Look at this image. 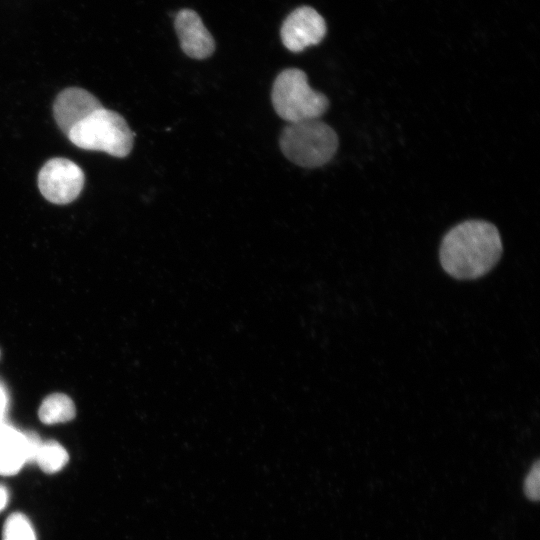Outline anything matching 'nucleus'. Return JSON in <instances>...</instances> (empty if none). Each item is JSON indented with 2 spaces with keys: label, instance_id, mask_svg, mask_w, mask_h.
<instances>
[{
  "label": "nucleus",
  "instance_id": "nucleus-1",
  "mask_svg": "<svg viewBox=\"0 0 540 540\" xmlns=\"http://www.w3.org/2000/svg\"><path fill=\"white\" fill-rule=\"evenodd\" d=\"M502 241L497 228L486 221L462 222L444 236L440 263L455 279L472 280L487 274L502 255Z\"/></svg>",
  "mask_w": 540,
  "mask_h": 540
},
{
  "label": "nucleus",
  "instance_id": "nucleus-2",
  "mask_svg": "<svg viewBox=\"0 0 540 540\" xmlns=\"http://www.w3.org/2000/svg\"><path fill=\"white\" fill-rule=\"evenodd\" d=\"M279 144L285 157L294 164L316 168L333 158L339 141L328 124L311 119L289 123L281 133Z\"/></svg>",
  "mask_w": 540,
  "mask_h": 540
},
{
  "label": "nucleus",
  "instance_id": "nucleus-3",
  "mask_svg": "<svg viewBox=\"0 0 540 540\" xmlns=\"http://www.w3.org/2000/svg\"><path fill=\"white\" fill-rule=\"evenodd\" d=\"M67 137L81 149L102 151L119 158L126 157L133 147V133L126 120L104 107L74 126Z\"/></svg>",
  "mask_w": 540,
  "mask_h": 540
},
{
  "label": "nucleus",
  "instance_id": "nucleus-4",
  "mask_svg": "<svg viewBox=\"0 0 540 540\" xmlns=\"http://www.w3.org/2000/svg\"><path fill=\"white\" fill-rule=\"evenodd\" d=\"M271 98L275 112L289 123L318 119L329 105L328 98L313 90L306 74L296 68L286 69L276 77Z\"/></svg>",
  "mask_w": 540,
  "mask_h": 540
},
{
  "label": "nucleus",
  "instance_id": "nucleus-5",
  "mask_svg": "<svg viewBox=\"0 0 540 540\" xmlns=\"http://www.w3.org/2000/svg\"><path fill=\"white\" fill-rule=\"evenodd\" d=\"M85 183L83 170L73 161L55 157L48 160L38 173V187L46 200L54 204L73 202Z\"/></svg>",
  "mask_w": 540,
  "mask_h": 540
},
{
  "label": "nucleus",
  "instance_id": "nucleus-6",
  "mask_svg": "<svg viewBox=\"0 0 540 540\" xmlns=\"http://www.w3.org/2000/svg\"><path fill=\"white\" fill-rule=\"evenodd\" d=\"M326 24L323 17L313 8L303 6L291 12L281 28L284 46L292 52L318 44L325 36Z\"/></svg>",
  "mask_w": 540,
  "mask_h": 540
},
{
  "label": "nucleus",
  "instance_id": "nucleus-7",
  "mask_svg": "<svg viewBox=\"0 0 540 540\" xmlns=\"http://www.w3.org/2000/svg\"><path fill=\"white\" fill-rule=\"evenodd\" d=\"M102 107L100 101L87 90L70 87L57 95L53 115L58 127L67 136L74 126Z\"/></svg>",
  "mask_w": 540,
  "mask_h": 540
},
{
  "label": "nucleus",
  "instance_id": "nucleus-8",
  "mask_svg": "<svg viewBox=\"0 0 540 540\" xmlns=\"http://www.w3.org/2000/svg\"><path fill=\"white\" fill-rule=\"evenodd\" d=\"M175 29L182 50L189 57L204 59L213 53L215 48L213 37L195 11L190 9L179 11L175 18Z\"/></svg>",
  "mask_w": 540,
  "mask_h": 540
},
{
  "label": "nucleus",
  "instance_id": "nucleus-9",
  "mask_svg": "<svg viewBox=\"0 0 540 540\" xmlns=\"http://www.w3.org/2000/svg\"><path fill=\"white\" fill-rule=\"evenodd\" d=\"M27 462L26 439L23 432L5 423L0 425V475L17 474Z\"/></svg>",
  "mask_w": 540,
  "mask_h": 540
},
{
  "label": "nucleus",
  "instance_id": "nucleus-10",
  "mask_svg": "<svg viewBox=\"0 0 540 540\" xmlns=\"http://www.w3.org/2000/svg\"><path fill=\"white\" fill-rule=\"evenodd\" d=\"M76 409L71 398L62 393L47 396L40 408L39 418L44 424L64 423L75 417Z\"/></svg>",
  "mask_w": 540,
  "mask_h": 540
},
{
  "label": "nucleus",
  "instance_id": "nucleus-11",
  "mask_svg": "<svg viewBox=\"0 0 540 540\" xmlns=\"http://www.w3.org/2000/svg\"><path fill=\"white\" fill-rule=\"evenodd\" d=\"M69 461L66 449L54 440L42 442L35 462L47 474L59 472Z\"/></svg>",
  "mask_w": 540,
  "mask_h": 540
},
{
  "label": "nucleus",
  "instance_id": "nucleus-12",
  "mask_svg": "<svg viewBox=\"0 0 540 540\" xmlns=\"http://www.w3.org/2000/svg\"><path fill=\"white\" fill-rule=\"evenodd\" d=\"M3 540H36L29 519L19 512L11 514L4 524Z\"/></svg>",
  "mask_w": 540,
  "mask_h": 540
},
{
  "label": "nucleus",
  "instance_id": "nucleus-13",
  "mask_svg": "<svg viewBox=\"0 0 540 540\" xmlns=\"http://www.w3.org/2000/svg\"><path fill=\"white\" fill-rule=\"evenodd\" d=\"M524 492L532 501H538L540 498V465L538 460L532 465L525 478Z\"/></svg>",
  "mask_w": 540,
  "mask_h": 540
},
{
  "label": "nucleus",
  "instance_id": "nucleus-14",
  "mask_svg": "<svg viewBox=\"0 0 540 540\" xmlns=\"http://www.w3.org/2000/svg\"><path fill=\"white\" fill-rule=\"evenodd\" d=\"M26 439V449H27V462H35L37 452L42 443L40 437L37 433L33 431L23 432Z\"/></svg>",
  "mask_w": 540,
  "mask_h": 540
},
{
  "label": "nucleus",
  "instance_id": "nucleus-15",
  "mask_svg": "<svg viewBox=\"0 0 540 540\" xmlns=\"http://www.w3.org/2000/svg\"><path fill=\"white\" fill-rule=\"evenodd\" d=\"M8 398L5 389L0 384V425L4 423V417L7 411Z\"/></svg>",
  "mask_w": 540,
  "mask_h": 540
},
{
  "label": "nucleus",
  "instance_id": "nucleus-16",
  "mask_svg": "<svg viewBox=\"0 0 540 540\" xmlns=\"http://www.w3.org/2000/svg\"><path fill=\"white\" fill-rule=\"evenodd\" d=\"M9 499L8 490L5 486L0 485V511L7 505Z\"/></svg>",
  "mask_w": 540,
  "mask_h": 540
}]
</instances>
